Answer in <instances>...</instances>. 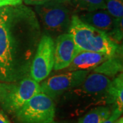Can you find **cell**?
Listing matches in <instances>:
<instances>
[{
	"mask_svg": "<svg viewBox=\"0 0 123 123\" xmlns=\"http://www.w3.org/2000/svg\"><path fill=\"white\" fill-rule=\"evenodd\" d=\"M42 34L38 18L26 5L0 8V81L14 82L30 75Z\"/></svg>",
	"mask_w": 123,
	"mask_h": 123,
	"instance_id": "6da1fadb",
	"label": "cell"
},
{
	"mask_svg": "<svg viewBox=\"0 0 123 123\" xmlns=\"http://www.w3.org/2000/svg\"><path fill=\"white\" fill-rule=\"evenodd\" d=\"M111 81V79L105 75L92 73L78 86L63 94L62 101L75 114L83 113L90 107L110 105Z\"/></svg>",
	"mask_w": 123,
	"mask_h": 123,
	"instance_id": "7a4b0ae2",
	"label": "cell"
},
{
	"mask_svg": "<svg viewBox=\"0 0 123 123\" xmlns=\"http://www.w3.org/2000/svg\"><path fill=\"white\" fill-rule=\"evenodd\" d=\"M80 51L105 54L109 57L123 54L122 47L112 40L107 34L89 25L73 14L67 31Z\"/></svg>",
	"mask_w": 123,
	"mask_h": 123,
	"instance_id": "3957f363",
	"label": "cell"
},
{
	"mask_svg": "<svg viewBox=\"0 0 123 123\" xmlns=\"http://www.w3.org/2000/svg\"><path fill=\"white\" fill-rule=\"evenodd\" d=\"M34 10L45 34L52 38L67 33L72 17L75 14L70 1L63 0H51L36 6Z\"/></svg>",
	"mask_w": 123,
	"mask_h": 123,
	"instance_id": "277c9868",
	"label": "cell"
},
{
	"mask_svg": "<svg viewBox=\"0 0 123 123\" xmlns=\"http://www.w3.org/2000/svg\"><path fill=\"white\" fill-rule=\"evenodd\" d=\"M40 92L39 83L30 75L14 82L0 81V106L5 111L14 116Z\"/></svg>",
	"mask_w": 123,
	"mask_h": 123,
	"instance_id": "5b68a950",
	"label": "cell"
},
{
	"mask_svg": "<svg viewBox=\"0 0 123 123\" xmlns=\"http://www.w3.org/2000/svg\"><path fill=\"white\" fill-rule=\"evenodd\" d=\"M55 116L53 100L40 92L26 102L14 117L18 123H51Z\"/></svg>",
	"mask_w": 123,
	"mask_h": 123,
	"instance_id": "8992f818",
	"label": "cell"
},
{
	"mask_svg": "<svg viewBox=\"0 0 123 123\" xmlns=\"http://www.w3.org/2000/svg\"><path fill=\"white\" fill-rule=\"evenodd\" d=\"M55 42L51 36L43 33L31 65L30 76L38 83L49 77L53 68Z\"/></svg>",
	"mask_w": 123,
	"mask_h": 123,
	"instance_id": "52a82bcc",
	"label": "cell"
},
{
	"mask_svg": "<svg viewBox=\"0 0 123 123\" xmlns=\"http://www.w3.org/2000/svg\"><path fill=\"white\" fill-rule=\"evenodd\" d=\"M90 72V70L67 71L63 74L47 77L40 85V92L47 94L53 101L56 100L65 92L81 84Z\"/></svg>",
	"mask_w": 123,
	"mask_h": 123,
	"instance_id": "ba28073f",
	"label": "cell"
},
{
	"mask_svg": "<svg viewBox=\"0 0 123 123\" xmlns=\"http://www.w3.org/2000/svg\"><path fill=\"white\" fill-rule=\"evenodd\" d=\"M54 49V64L55 70L66 69L80 50L70 34L64 33L56 37Z\"/></svg>",
	"mask_w": 123,
	"mask_h": 123,
	"instance_id": "9c48e42d",
	"label": "cell"
},
{
	"mask_svg": "<svg viewBox=\"0 0 123 123\" xmlns=\"http://www.w3.org/2000/svg\"><path fill=\"white\" fill-rule=\"evenodd\" d=\"M110 57L105 54L88 51H80L73 58L70 65L66 68L67 71L90 70L100 65Z\"/></svg>",
	"mask_w": 123,
	"mask_h": 123,
	"instance_id": "30bf717a",
	"label": "cell"
},
{
	"mask_svg": "<svg viewBox=\"0 0 123 123\" xmlns=\"http://www.w3.org/2000/svg\"><path fill=\"white\" fill-rule=\"evenodd\" d=\"M81 21L94 28L109 34L112 30L114 18L106 10H97L92 12L76 14Z\"/></svg>",
	"mask_w": 123,
	"mask_h": 123,
	"instance_id": "8fae6325",
	"label": "cell"
},
{
	"mask_svg": "<svg viewBox=\"0 0 123 123\" xmlns=\"http://www.w3.org/2000/svg\"><path fill=\"white\" fill-rule=\"evenodd\" d=\"M93 73H99L111 78L123 73L122 54L110 57L93 69Z\"/></svg>",
	"mask_w": 123,
	"mask_h": 123,
	"instance_id": "7c38bea8",
	"label": "cell"
},
{
	"mask_svg": "<svg viewBox=\"0 0 123 123\" xmlns=\"http://www.w3.org/2000/svg\"><path fill=\"white\" fill-rule=\"evenodd\" d=\"M111 104L114 105V108H116L120 111H123V73L116 76L111 79L110 88Z\"/></svg>",
	"mask_w": 123,
	"mask_h": 123,
	"instance_id": "4fadbf2b",
	"label": "cell"
},
{
	"mask_svg": "<svg viewBox=\"0 0 123 123\" xmlns=\"http://www.w3.org/2000/svg\"><path fill=\"white\" fill-rule=\"evenodd\" d=\"M70 3L75 14L105 10V0H70Z\"/></svg>",
	"mask_w": 123,
	"mask_h": 123,
	"instance_id": "5bb4252c",
	"label": "cell"
},
{
	"mask_svg": "<svg viewBox=\"0 0 123 123\" xmlns=\"http://www.w3.org/2000/svg\"><path fill=\"white\" fill-rule=\"evenodd\" d=\"M111 113V110L109 107L98 106L84 115L77 123H102L110 117Z\"/></svg>",
	"mask_w": 123,
	"mask_h": 123,
	"instance_id": "9a60e30c",
	"label": "cell"
},
{
	"mask_svg": "<svg viewBox=\"0 0 123 123\" xmlns=\"http://www.w3.org/2000/svg\"><path fill=\"white\" fill-rule=\"evenodd\" d=\"M105 10L114 18L123 17V0H105Z\"/></svg>",
	"mask_w": 123,
	"mask_h": 123,
	"instance_id": "2e32d148",
	"label": "cell"
},
{
	"mask_svg": "<svg viewBox=\"0 0 123 123\" xmlns=\"http://www.w3.org/2000/svg\"><path fill=\"white\" fill-rule=\"evenodd\" d=\"M123 18H114V24L112 30L107 35L110 36L112 40L118 44L123 40Z\"/></svg>",
	"mask_w": 123,
	"mask_h": 123,
	"instance_id": "e0dca14e",
	"label": "cell"
},
{
	"mask_svg": "<svg viewBox=\"0 0 123 123\" xmlns=\"http://www.w3.org/2000/svg\"><path fill=\"white\" fill-rule=\"evenodd\" d=\"M122 114H123V112L120 111L118 109L113 108L110 117L102 123H114L116 119H118L119 117H120V115Z\"/></svg>",
	"mask_w": 123,
	"mask_h": 123,
	"instance_id": "ac0fdd59",
	"label": "cell"
},
{
	"mask_svg": "<svg viewBox=\"0 0 123 123\" xmlns=\"http://www.w3.org/2000/svg\"><path fill=\"white\" fill-rule=\"evenodd\" d=\"M22 2V0H0V8L6 6L21 4Z\"/></svg>",
	"mask_w": 123,
	"mask_h": 123,
	"instance_id": "d6986e66",
	"label": "cell"
},
{
	"mask_svg": "<svg viewBox=\"0 0 123 123\" xmlns=\"http://www.w3.org/2000/svg\"><path fill=\"white\" fill-rule=\"evenodd\" d=\"M51 0H22L24 4L27 6H39L44 4Z\"/></svg>",
	"mask_w": 123,
	"mask_h": 123,
	"instance_id": "ffe728a7",
	"label": "cell"
},
{
	"mask_svg": "<svg viewBox=\"0 0 123 123\" xmlns=\"http://www.w3.org/2000/svg\"><path fill=\"white\" fill-rule=\"evenodd\" d=\"M0 123H10L7 116L0 111Z\"/></svg>",
	"mask_w": 123,
	"mask_h": 123,
	"instance_id": "44dd1931",
	"label": "cell"
},
{
	"mask_svg": "<svg viewBox=\"0 0 123 123\" xmlns=\"http://www.w3.org/2000/svg\"><path fill=\"white\" fill-rule=\"evenodd\" d=\"M114 123H123V117H119L118 118L116 119Z\"/></svg>",
	"mask_w": 123,
	"mask_h": 123,
	"instance_id": "7402d4cb",
	"label": "cell"
},
{
	"mask_svg": "<svg viewBox=\"0 0 123 123\" xmlns=\"http://www.w3.org/2000/svg\"><path fill=\"white\" fill-rule=\"evenodd\" d=\"M59 123V122H54V121H53L52 123Z\"/></svg>",
	"mask_w": 123,
	"mask_h": 123,
	"instance_id": "603a6c76",
	"label": "cell"
},
{
	"mask_svg": "<svg viewBox=\"0 0 123 123\" xmlns=\"http://www.w3.org/2000/svg\"><path fill=\"white\" fill-rule=\"evenodd\" d=\"M63 1H70V0H63Z\"/></svg>",
	"mask_w": 123,
	"mask_h": 123,
	"instance_id": "cb8c5ba5",
	"label": "cell"
}]
</instances>
